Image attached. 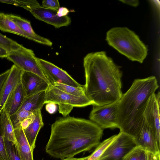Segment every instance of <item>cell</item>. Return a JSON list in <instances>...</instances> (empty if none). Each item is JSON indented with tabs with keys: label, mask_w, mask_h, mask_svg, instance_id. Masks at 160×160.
<instances>
[{
	"label": "cell",
	"mask_w": 160,
	"mask_h": 160,
	"mask_svg": "<svg viewBox=\"0 0 160 160\" xmlns=\"http://www.w3.org/2000/svg\"><path fill=\"white\" fill-rule=\"evenodd\" d=\"M102 134L103 129L91 120L71 117L61 118L51 125L46 152L61 160L74 157L96 147Z\"/></svg>",
	"instance_id": "1"
},
{
	"label": "cell",
	"mask_w": 160,
	"mask_h": 160,
	"mask_svg": "<svg viewBox=\"0 0 160 160\" xmlns=\"http://www.w3.org/2000/svg\"><path fill=\"white\" fill-rule=\"evenodd\" d=\"M83 66L85 94L93 105L102 106L120 100L123 94L122 73L105 52L88 53L84 58Z\"/></svg>",
	"instance_id": "2"
},
{
	"label": "cell",
	"mask_w": 160,
	"mask_h": 160,
	"mask_svg": "<svg viewBox=\"0 0 160 160\" xmlns=\"http://www.w3.org/2000/svg\"><path fill=\"white\" fill-rule=\"evenodd\" d=\"M156 77L135 79L118 102L117 119L120 132L134 138L140 131L144 112L151 96L158 88Z\"/></svg>",
	"instance_id": "3"
},
{
	"label": "cell",
	"mask_w": 160,
	"mask_h": 160,
	"mask_svg": "<svg viewBox=\"0 0 160 160\" xmlns=\"http://www.w3.org/2000/svg\"><path fill=\"white\" fill-rule=\"evenodd\" d=\"M106 40L108 45L132 61L142 63L147 55V46L127 27L111 28L107 32Z\"/></svg>",
	"instance_id": "4"
},
{
	"label": "cell",
	"mask_w": 160,
	"mask_h": 160,
	"mask_svg": "<svg viewBox=\"0 0 160 160\" xmlns=\"http://www.w3.org/2000/svg\"><path fill=\"white\" fill-rule=\"evenodd\" d=\"M118 102L102 106L93 105L89 115L90 120L102 129L118 128L117 119Z\"/></svg>",
	"instance_id": "5"
},
{
	"label": "cell",
	"mask_w": 160,
	"mask_h": 160,
	"mask_svg": "<svg viewBox=\"0 0 160 160\" xmlns=\"http://www.w3.org/2000/svg\"><path fill=\"white\" fill-rule=\"evenodd\" d=\"M7 58L23 71L36 74L48 82L39 67L33 51L25 48L8 53Z\"/></svg>",
	"instance_id": "6"
},
{
	"label": "cell",
	"mask_w": 160,
	"mask_h": 160,
	"mask_svg": "<svg viewBox=\"0 0 160 160\" xmlns=\"http://www.w3.org/2000/svg\"><path fill=\"white\" fill-rule=\"evenodd\" d=\"M136 146L133 137L120 132L117 138L108 147L99 160H122Z\"/></svg>",
	"instance_id": "7"
},
{
	"label": "cell",
	"mask_w": 160,
	"mask_h": 160,
	"mask_svg": "<svg viewBox=\"0 0 160 160\" xmlns=\"http://www.w3.org/2000/svg\"><path fill=\"white\" fill-rule=\"evenodd\" d=\"M38 64L47 79L49 84L56 83L64 84L76 88H81L83 86L78 83L65 71L52 63L37 58Z\"/></svg>",
	"instance_id": "8"
},
{
	"label": "cell",
	"mask_w": 160,
	"mask_h": 160,
	"mask_svg": "<svg viewBox=\"0 0 160 160\" xmlns=\"http://www.w3.org/2000/svg\"><path fill=\"white\" fill-rule=\"evenodd\" d=\"M48 103L68 105L78 107L93 105L86 96L77 97L69 94L49 84L45 93V104Z\"/></svg>",
	"instance_id": "9"
},
{
	"label": "cell",
	"mask_w": 160,
	"mask_h": 160,
	"mask_svg": "<svg viewBox=\"0 0 160 160\" xmlns=\"http://www.w3.org/2000/svg\"><path fill=\"white\" fill-rule=\"evenodd\" d=\"M160 93H154L149 98L144 112V117L154 135L158 145H160Z\"/></svg>",
	"instance_id": "10"
},
{
	"label": "cell",
	"mask_w": 160,
	"mask_h": 160,
	"mask_svg": "<svg viewBox=\"0 0 160 160\" xmlns=\"http://www.w3.org/2000/svg\"><path fill=\"white\" fill-rule=\"evenodd\" d=\"M29 12L37 19L53 26L56 28L69 25L71 20L68 16L59 17L57 11L46 8L39 6Z\"/></svg>",
	"instance_id": "11"
},
{
	"label": "cell",
	"mask_w": 160,
	"mask_h": 160,
	"mask_svg": "<svg viewBox=\"0 0 160 160\" xmlns=\"http://www.w3.org/2000/svg\"><path fill=\"white\" fill-rule=\"evenodd\" d=\"M21 82L26 97L46 91L49 87V84L40 77L28 72L23 71Z\"/></svg>",
	"instance_id": "12"
},
{
	"label": "cell",
	"mask_w": 160,
	"mask_h": 160,
	"mask_svg": "<svg viewBox=\"0 0 160 160\" xmlns=\"http://www.w3.org/2000/svg\"><path fill=\"white\" fill-rule=\"evenodd\" d=\"M134 139L137 146L144 150L153 154L160 152L154 133L145 119L140 131Z\"/></svg>",
	"instance_id": "13"
},
{
	"label": "cell",
	"mask_w": 160,
	"mask_h": 160,
	"mask_svg": "<svg viewBox=\"0 0 160 160\" xmlns=\"http://www.w3.org/2000/svg\"><path fill=\"white\" fill-rule=\"evenodd\" d=\"M23 71L15 64L10 69L9 74L0 91V114L8 98L21 82Z\"/></svg>",
	"instance_id": "14"
},
{
	"label": "cell",
	"mask_w": 160,
	"mask_h": 160,
	"mask_svg": "<svg viewBox=\"0 0 160 160\" xmlns=\"http://www.w3.org/2000/svg\"><path fill=\"white\" fill-rule=\"evenodd\" d=\"M26 97L21 82L8 98L3 109L6 111L10 116L13 115L19 110Z\"/></svg>",
	"instance_id": "15"
},
{
	"label": "cell",
	"mask_w": 160,
	"mask_h": 160,
	"mask_svg": "<svg viewBox=\"0 0 160 160\" xmlns=\"http://www.w3.org/2000/svg\"><path fill=\"white\" fill-rule=\"evenodd\" d=\"M14 133L15 143L21 160H34L33 152L31 150L21 125L14 128Z\"/></svg>",
	"instance_id": "16"
},
{
	"label": "cell",
	"mask_w": 160,
	"mask_h": 160,
	"mask_svg": "<svg viewBox=\"0 0 160 160\" xmlns=\"http://www.w3.org/2000/svg\"><path fill=\"white\" fill-rule=\"evenodd\" d=\"M34 114L35 118L33 121L26 129L23 130L26 138L33 152L35 147L37 135L44 125L41 110L39 111Z\"/></svg>",
	"instance_id": "17"
},
{
	"label": "cell",
	"mask_w": 160,
	"mask_h": 160,
	"mask_svg": "<svg viewBox=\"0 0 160 160\" xmlns=\"http://www.w3.org/2000/svg\"><path fill=\"white\" fill-rule=\"evenodd\" d=\"M45 93L43 91L26 97L18 111L24 110L35 114L41 110L45 104Z\"/></svg>",
	"instance_id": "18"
},
{
	"label": "cell",
	"mask_w": 160,
	"mask_h": 160,
	"mask_svg": "<svg viewBox=\"0 0 160 160\" xmlns=\"http://www.w3.org/2000/svg\"><path fill=\"white\" fill-rule=\"evenodd\" d=\"M8 16L24 32L37 40L38 43L51 46L52 42L49 39L36 34L33 29L30 22L21 17L12 14H7Z\"/></svg>",
	"instance_id": "19"
},
{
	"label": "cell",
	"mask_w": 160,
	"mask_h": 160,
	"mask_svg": "<svg viewBox=\"0 0 160 160\" xmlns=\"http://www.w3.org/2000/svg\"><path fill=\"white\" fill-rule=\"evenodd\" d=\"M0 30L5 32L21 36L38 43L35 38L28 35L22 30L8 15L0 12Z\"/></svg>",
	"instance_id": "20"
},
{
	"label": "cell",
	"mask_w": 160,
	"mask_h": 160,
	"mask_svg": "<svg viewBox=\"0 0 160 160\" xmlns=\"http://www.w3.org/2000/svg\"><path fill=\"white\" fill-rule=\"evenodd\" d=\"M117 136L118 134L114 135L104 140L99 144L92 153L87 156L80 158L72 157L61 160H99L107 148Z\"/></svg>",
	"instance_id": "21"
},
{
	"label": "cell",
	"mask_w": 160,
	"mask_h": 160,
	"mask_svg": "<svg viewBox=\"0 0 160 160\" xmlns=\"http://www.w3.org/2000/svg\"><path fill=\"white\" fill-rule=\"evenodd\" d=\"M0 118L4 138L15 142L14 129L9 116L4 109L0 114Z\"/></svg>",
	"instance_id": "22"
},
{
	"label": "cell",
	"mask_w": 160,
	"mask_h": 160,
	"mask_svg": "<svg viewBox=\"0 0 160 160\" xmlns=\"http://www.w3.org/2000/svg\"><path fill=\"white\" fill-rule=\"evenodd\" d=\"M0 47L6 50L8 53L21 50L25 48L16 41L0 33Z\"/></svg>",
	"instance_id": "23"
},
{
	"label": "cell",
	"mask_w": 160,
	"mask_h": 160,
	"mask_svg": "<svg viewBox=\"0 0 160 160\" xmlns=\"http://www.w3.org/2000/svg\"><path fill=\"white\" fill-rule=\"evenodd\" d=\"M52 86L65 93L72 95L77 97L86 96L84 92V86L81 88H76L58 83H55Z\"/></svg>",
	"instance_id": "24"
},
{
	"label": "cell",
	"mask_w": 160,
	"mask_h": 160,
	"mask_svg": "<svg viewBox=\"0 0 160 160\" xmlns=\"http://www.w3.org/2000/svg\"><path fill=\"white\" fill-rule=\"evenodd\" d=\"M4 138L5 148L8 160H21L15 143Z\"/></svg>",
	"instance_id": "25"
},
{
	"label": "cell",
	"mask_w": 160,
	"mask_h": 160,
	"mask_svg": "<svg viewBox=\"0 0 160 160\" xmlns=\"http://www.w3.org/2000/svg\"><path fill=\"white\" fill-rule=\"evenodd\" d=\"M33 113L24 110L18 111L13 115L9 116L14 129L20 125L21 123Z\"/></svg>",
	"instance_id": "26"
},
{
	"label": "cell",
	"mask_w": 160,
	"mask_h": 160,
	"mask_svg": "<svg viewBox=\"0 0 160 160\" xmlns=\"http://www.w3.org/2000/svg\"><path fill=\"white\" fill-rule=\"evenodd\" d=\"M145 151L141 148L136 146L127 153L122 160H142Z\"/></svg>",
	"instance_id": "27"
},
{
	"label": "cell",
	"mask_w": 160,
	"mask_h": 160,
	"mask_svg": "<svg viewBox=\"0 0 160 160\" xmlns=\"http://www.w3.org/2000/svg\"><path fill=\"white\" fill-rule=\"evenodd\" d=\"M0 160H8L5 148L4 138L0 118Z\"/></svg>",
	"instance_id": "28"
},
{
	"label": "cell",
	"mask_w": 160,
	"mask_h": 160,
	"mask_svg": "<svg viewBox=\"0 0 160 160\" xmlns=\"http://www.w3.org/2000/svg\"><path fill=\"white\" fill-rule=\"evenodd\" d=\"M41 6L46 8L56 11H57L60 7L58 0H43Z\"/></svg>",
	"instance_id": "29"
},
{
	"label": "cell",
	"mask_w": 160,
	"mask_h": 160,
	"mask_svg": "<svg viewBox=\"0 0 160 160\" xmlns=\"http://www.w3.org/2000/svg\"><path fill=\"white\" fill-rule=\"evenodd\" d=\"M20 7L29 11L31 9L40 6L39 3L36 0H19Z\"/></svg>",
	"instance_id": "30"
},
{
	"label": "cell",
	"mask_w": 160,
	"mask_h": 160,
	"mask_svg": "<svg viewBox=\"0 0 160 160\" xmlns=\"http://www.w3.org/2000/svg\"><path fill=\"white\" fill-rule=\"evenodd\" d=\"M58 107L60 113L66 117L71 112L74 107L70 105L60 104L58 105Z\"/></svg>",
	"instance_id": "31"
},
{
	"label": "cell",
	"mask_w": 160,
	"mask_h": 160,
	"mask_svg": "<svg viewBox=\"0 0 160 160\" xmlns=\"http://www.w3.org/2000/svg\"><path fill=\"white\" fill-rule=\"evenodd\" d=\"M35 118V115L32 114L28 118L23 120L20 124L22 129H26L33 121Z\"/></svg>",
	"instance_id": "32"
},
{
	"label": "cell",
	"mask_w": 160,
	"mask_h": 160,
	"mask_svg": "<svg viewBox=\"0 0 160 160\" xmlns=\"http://www.w3.org/2000/svg\"><path fill=\"white\" fill-rule=\"evenodd\" d=\"M69 11V10L65 7H60L57 11V16L59 17H63L67 16Z\"/></svg>",
	"instance_id": "33"
},
{
	"label": "cell",
	"mask_w": 160,
	"mask_h": 160,
	"mask_svg": "<svg viewBox=\"0 0 160 160\" xmlns=\"http://www.w3.org/2000/svg\"><path fill=\"white\" fill-rule=\"evenodd\" d=\"M45 109L50 114H53L56 111L57 106L56 104L53 103H47Z\"/></svg>",
	"instance_id": "34"
},
{
	"label": "cell",
	"mask_w": 160,
	"mask_h": 160,
	"mask_svg": "<svg viewBox=\"0 0 160 160\" xmlns=\"http://www.w3.org/2000/svg\"><path fill=\"white\" fill-rule=\"evenodd\" d=\"M10 71L9 69L0 74V91L5 81L7 78Z\"/></svg>",
	"instance_id": "35"
},
{
	"label": "cell",
	"mask_w": 160,
	"mask_h": 160,
	"mask_svg": "<svg viewBox=\"0 0 160 160\" xmlns=\"http://www.w3.org/2000/svg\"><path fill=\"white\" fill-rule=\"evenodd\" d=\"M120 1L125 4L133 6L136 7L137 6L139 3V1L138 0H119Z\"/></svg>",
	"instance_id": "36"
},
{
	"label": "cell",
	"mask_w": 160,
	"mask_h": 160,
	"mask_svg": "<svg viewBox=\"0 0 160 160\" xmlns=\"http://www.w3.org/2000/svg\"><path fill=\"white\" fill-rule=\"evenodd\" d=\"M154 154L146 151H145L142 160H152Z\"/></svg>",
	"instance_id": "37"
},
{
	"label": "cell",
	"mask_w": 160,
	"mask_h": 160,
	"mask_svg": "<svg viewBox=\"0 0 160 160\" xmlns=\"http://www.w3.org/2000/svg\"><path fill=\"white\" fill-rule=\"evenodd\" d=\"M8 53L6 50L0 47V58H7Z\"/></svg>",
	"instance_id": "38"
},
{
	"label": "cell",
	"mask_w": 160,
	"mask_h": 160,
	"mask_svg": "<svg viewBox=\"0 0 160 160\" xmlns=\"http://www.w3.org/2000/svg\"><path fill=\"white\" fill-rule=\"evenodd\" d=\"M160 154V152H158L155 154H154L152 160H157L158 156Z\"/></svg>",
	"instance_id": "39"
},
{
	"label": "cell",
	"mask_w": 160,
	"mask_h": 160,
	"mask_svg": "<svg viewBox=\"0 0 160 160\" xmlns=\"http://www.w3.org/2000/svg\"><path fill=\"white\" fill-rule=\"evenodd\" d=\"M160 154L158 155V156L157 160H160Z\"/></svg>",
	"instance_id": "40"
}]
</instances>
